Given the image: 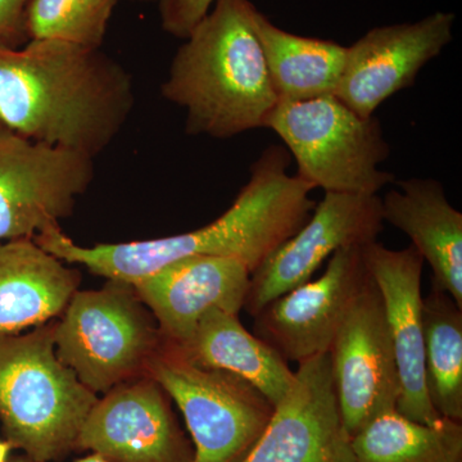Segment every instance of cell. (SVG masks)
<instances>
[{"mask_svg": "<svg viewBox=\"0 0 462 462\" xmlns=\"http://www.w3.org/2000/svg\"><path fill=\"white\" fill-rule=\"evenodd\" d=\"M291 157L282 145L264 149L233 205L199 229L178 236L84 247L51 227L35 242L69 264L107 279L135 282L166 264L191 256L236 258L251 273L309 220L316 207L309 182L288 172Z\"/></svg>", "mask_w": 462, "mask_h": 462, "instance_id": "1", "label": "cell"}, {"mask_svg": "<svg viewBox=\"0 0 462 462\" xmlns=\"http://www.w3.org/2000/svg\"><path fill=\"white\" fill-rule=\"evenodd\" d=\"M134 106L132 75L100 48L0 42V121L12 132L96 158Z\"/></svg>", "mask_w": 462, "mask_h": 462, "instance_id": "2", "label": "cell"}, {"mask_svg": "<svg viewBox=\"0 0 462 462\" xmlns=\"http://www.w3.org/2000/svg\"><path fill=\"white\" fill-rule=\"evenodd\" d=\"M251 0H216L170 65L161 94L185 111V133L229 139L264 129L278 106Z\"/></svg>", "mask_w": 462, "mask_h": 462, "instance_id": "3", "label": "cell"}, {"mask_svg": "<svg viewBox=\"0 0 462 462\" xmlns=\"http://www.w3.org/2000/svg\"><path fill=\"white\" fill-rule=\"evenodd\" d=\"M56 320L0 338V422L5 439L38 462L75 451L98 396L58 358Z\"/></svg>", "mask_w": 462, "mask_h": 462, "instance_id": "4", "label": "cell"}, {"mask_svg": "<svg viewBox=\"0 0 462 462\" xmlns=\"http://www.w3.org/2000/svg\"><path fill=\"white\" fill-rule=\"evenodd\" d=\"M163 345L132 282L117 279L96 291L79 289L54 324L58 358L96 394L148 375Z\"/></svg>", "mask_w": 462, "mask_h": 462, "instance_id": "5", "label": "cell"}, {"mask_svg": "<svg viewBox=\"0 0 462 462\" xmlns=\"http://www.w3.org/2000/svg\"><path fill=\"white\" fill-rule=\"evenodd\" d=\"M297 163V176L325 193L378 196L396 181L380 169L391 154L382 124L364 117L336 96L279 102L264 124Z\"/></svg>", "mask_w": 462, "mask_h": 462, "instance_id": "6", "label": "cell"}, {"mask_svg": "<svg viewBox=\"0 0 462 462\" xmlns=\"http://www.w3.org/2000/svg\"><path fill=\"white\" fill-rule=\"evenodd\" d=\"M148 375L180 409L194 462L245 461L275 410L247 380L197 366L166 345L149 365Z\"/></svg>", "mask_w": 462, "mask_h": 462, "instance_id": "7", "label": "cell"}, {"mask_svg": "<svg viewBox=\"0 0 462 462\" xmlns=\"http://www.w3.org/2000/svg\"><path fill=\"white\" fill-rule=\"evenodd\" d=\"M94 158L0 130V243L35 239L74 214L94 180Z\"/></svg>", "mask_w": 462, "mask_h": 462, "instance_id": "8", "label": "cell"}, {"mask_svg": "<svg viewBox=\"0 0 462 462\" xmlns=\"http://www.w3.org/2000/svg\"><path fill=\"white\" fill-rule=\"evenodd\" d=\"M329 357L340 416L349 436L376 416L396 410L400 374L384 303L372 278L349 307Z\"/></svg>", "mask_w": 462, "mask_h": 462, "instance_id": "9", "label": "cell"}, {"mask_svg": "<svg viewBox=\"0 0 462 462\" xmlns=\"http://www.w3.org/2000/svg\"><path fill=\"white\" fill-rule=\"evenodd\" d=\"M383 229L379 196L325 193L305 225L251 273L243 310L254 318L272 300L311 281L337 251L376 242Z\"/></svg>", "mask_w": 462, "mask_h": 462, "instance_id": "10", "label": "cell"}, {"mask_svg": "<svg viewBox=\"0 0 462 462\" xmlns=\"http://www.w3.org/2000/svg\"><path fill=\"white\" fill-rule=\"evenodd\" d=\"M363 248L339 249L320 278L264 306L254 318V336L287 363L300 364L329 352L349 307L370 278Z\"/></svg>", "mask_w": 462, "mask_h": 462, "instance_id": "11", "label": "cell"}, {"mask_svg": "<svg viewBox=\"0 0 462 462\" xmlns=\"http://www.w3.org/2000/svg\"><path fill=\"white\" fill-rule=\"evenodd\" d=\"M169 400L149 375L116 385L91 407L76 449L109 462H194Z\"/></svg>", "mask_w": 462, "mask_h": 462, "instance_id": "12", "label": "cell"}, {"mask_svg": "<svg viewBox=\"0 0 462 462\" xmlns=\"http://www.w3.org/2000/svg\"><path fill=\"white\" fill-rule=\"evenodd\" d=\"M455 14L436 12L418 23L375 27L346 47L334 96L356 114L375 116L385 100L415 84L422 67L452 41Z\"/></svg>", "mask_w": 462, "mask_h": 462, "instance_id": "13", "label": "cell"}, {"mask_svg": "<svg viewBox=\"0 0 462 462\" xmlns=\"http://www.w3.org/2000/svg\"><path fill=\"white\" fill-rule=\"evenodd\" d=\"M294 384L243 462H356L340 416L329 352L298 364Z\"/></svg>", "mask_w": 462, "mask_h": 462, "instance_id": "14", "label": "cell"}, {"mask_svg": "<svg viewBox=\"0 0 462 462\" xmlns=\"http://www.w3.org/2000/svg\"><path fill=\"white\" fill-rule=\"evenodd\" d=\"M370 278L384 303L400 374L396 410L404 418L434 425L442 419L430 403L425 385L421 273L424 260L412 245L394 251L382 243L363 248Z\"/></svg>", "mask_w": 462, "mask_h": 462, "instance_id": "15", "label": "cell"}, {"mask_svg": "<svg viewBox=\"0 0 462 462\" xmlns=\"http://www.w3.org/2000/svg\"><path fill=\"white\" fill-rule=\"evenodd\" d=\"M249 282L251 270L242 261L191 256L173 261L132 284L156 319L166 345L180 346L211 310L239 315Z\"/></svg>", "mask_w": 462, "mask_h": 462, "instance_id": "16", "label": "cell"}, {"mask_svg": "<svg viewBox=\"0 0 462 462\" xmlns=\"http://www.w3.org/2000/svg\"><path fill=\"white\" fill-rule=\"evenodd\" d=\"M382 199L383 220L402 231L433 273V287L462 309V214L449 203L442 182L411 178Z\"/></svg>", "mask_w": 462, "mask_h": 462, "instance_id": "17", "label": "cell"}, {"mask_svg": "<svg viewBox=\"0 0 462 462\" xmlns=\"http://www.w3.org/2000/svg\"><path fill=\"white\" fill-rule=\"evenodd\" d=\"M81 273L33 239L0 243V338L57 320Z\"/></svg>", "mask_w": 462, "mask_h": 462, "instance_id": "18", "label": "cell"}, {"mask_svg": "<svg viewBox=\"0 0 462 462\" xmlns=\"http://www.w3.org/2000/svg\"><path fill=\"white\" fill-rule=\"evenodd\" d=\"M169 346L197 366L224 370L247 380L273 406L287 396L296 379L287 361L249 333L239 315L221 310L207 312L185 345Z\"/></svg>", "mask_w": 462, "mask_h": 462, "instance_id": "19", "label": "cell"}, {"mask_svg": "<svg viewBox=\"0 0 462 462\" xmlns=\"http://www.w3.org/2000/svg\"><path fill=\"white\" fill-rule=\"evenodd\" d=\"M252 23L281 102L336 94L345 69L346 47L285 32L257 8L252 14Z\"/></svg>", "mask_w": 462, "mask_h": 462, "instance_id": "20", "label": "cell"}, {"mask_svg": "<svg viewBox=\"0 0 462 462\" xmlns=\"http://www.w3.org/2000/svg\"><path fill=\"white\" fill-rule=\"evenodd\" d=\"M352 451L356 462H462V424H421L392 410L352 437Z\"/></svg>", "mask_w": 462, "mask_h": 462, "instance_id": "21", "label": "cell"}, {"mask_svg": "<svg viewBox=\"0 0 462 462\" xmlns=\"http://www.w3.org/2000/svg\"><path fill=\"white\" fill-rule=\"evenodd\" d=\"M428 396L442 418L462 421V309L446 291L422 298Z\"/></svg>", "mask_w": 462, "mask_h": 462, "instance_id": "22", "label": "cell"}, {"mask_svg": "<svg viewBox=\"0 0 462 462\" xmlns=\"http://www.w3.org/2000/svg\"><path fill=\"white\" fill-rule=\"evenodd\" d=\"M117 3L118 0H29L26 38L100 48Z\"/></svg>", "mask_w": 462, "mask_h": 462, "instance_id": "23", "label": "cell"}, {"mask_svg": "<svg viewBox=\"0 0 462 462\" xmlns=\"http://www.w3.org/2000/svg\"><path fill=\"white\" fill-rule=\"evenodd\" d=\"M216 0H160L161 25L170 35L184 39L211 11Z\"/></svg>", "mask_w": 462, "mask_h": 462, "instance_id": "24", "label": "cell"}, {"mask_svg": "<svg viewBox=\"0 0 462 462\" xmlns=\"http://www.w3.org/2000/svg\"><path fill=\"white\" fill-rule=\"evenodd\" d=\"M29 0H0V42L14 45L26 38L25 12Z\"/></svg>", "mask_w": 462, "mask_h": 462, "instance_id": "25", "label": "cell"}, {"mask_svg": "<svg viewBox=\"0 0 462 462\" xmlns=\"http://www.w3.org/2000/svg\"><path fill=\"white\" fill-rule=\"evenodd\" d=\"M8 462H38L33 461L32 458L27 457L25 455L21 456H14V457L9 458ZM75 462H109L106 460V458H103L102 456L97 455V454H90L89 456H87V457L79 458V460H76Z\"/></svg>", "mask_w": 462, "mask_h": 462, "instance_id": "26", "label": "cell"}, {"mask_svg": "<svg viewBox=\"0 0 462 462\" xmlns=\"http://www.w3.org/2000/svg\"><path fill=\"white\" fill-rule=\"evenodd\" d=\"M14 446L7 439H0V462H8Z\"/></svg>", "mask_w": 462, "mask_h": 462, "instance_id": "27", "label": "cell"}, {"mask_svg": "<svg viewBox=\"0 0 462 462\" xmlns=\"http://www.w3.org/2000/svg\"><path fill=\"white\" fill-rule=\"evenodd\" d=\"M120 2V0H118ZM127 2H136V3H158L160 0H127Z\"/></svg>", "mask_w": 462, "mask_h": 462, "instance_id": "28", "label": "cell"}, {"mask_svg": "<svg viewBox=\"0 0 462 462\" xmlns=\"http://www.w3.org/2000/svg\"><path fill=\"white\" fill-rule=\"evenodd\" d=\"M3 127H5V125H3L2 121H0V130H2Z\"/></svg>", "mask_w": 462, "mask_h": 462, "instance_id": "29", "label": "cell"}]
</instances>
